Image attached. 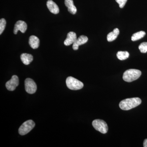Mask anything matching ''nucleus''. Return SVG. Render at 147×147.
Instances as JSON below:
<instances>
[{
  "instance_id": "obj_1",
  "label": "nucleus",
  "mask_w": 147,
  "mask_h": 147,
  "mask_svg": "<svg viewBox=\"0 0 147 147\" xmlns=\"http://www.w3.org/2000/svg\"><path fill=\"white\" fill-rule=\"evenodd\" d=\"M141 102L142 100L139 98H131L121 100L119 105L121 110H128L137 107Z\"/></svg>"
},
{
  "instance_id": "obj_2",
  "label": "nucleus",
  "mask_w": 147,
  "mask_h": 147,
  "mask_svg": "<svg viewBox=\"0 0 147 147\" xmlns=\"http://www.w3.org/2000/svg\"><path fill=\"white\" fill-rule=\"evenodd\" d=\"M142 74L140 70L136 69H129L125 71L123 76L124 81L131 82L139 79Z\"/></svg>"
},
{
  "instance_id": "obj_3",
  "label": "nucleus",
  "mask_w": 147,
  "mask_h": 147,
  "mask_svg": "<svg viewBox=\"0 0 147 147\" xmlns=\"http://www.w3.org/2000/svg\"><path fill=\"white\" fill-rule=\"evenodd\" d=\"M66 84L69 89L71 90H79L81 89L84 87V84L71 76H69L67 78Z\"/></svg>"
},
{
  "instance_id": "obj_4",
  "label": "nucleus",
  "mask_w": 147,
  "mask_h": 147,
  "mask_svg": "<svg viewBox=\"0 0 147 147\" xmlns=\"http://www.w3.org/2000/svg\"><path fill=\"white\" fill-rule=\"evenodd\" d=\"M35 125L34 122L32 120L26 121L20 126L18 129L19 134L21 135H26L31 131Z\"/></svg>"
},
{
  "instance_id": "obj_5",
  "label": "nucleus",
  "mask_w": 147,
  "mask_h": 147,
  "mask_svg": "<svg viewBox=\"0 0 147 147\" xmlns=\"http://www.w3.org/2000/svg\"><path fill=\"white\" fill-rule=\"evenodd\" d=\"M92 125L95 129L102 134H105L108 131V126L105 121L101 119H95L93 121Z\"/></svg>"
},
{
  "instance_id": "obj_6",
  "label": "nucleus",
  "mask_w": 147,
  "mask_h": 147,
  "mask_svg": "<svg viewBox=\"0 0 147 147\" xmlns=\"http://www.w3.org/2000/svg\"><path fill=\"white\" fill-rule=\"evenodd\" d=\"M26 91L30 94H33L36 92L37 86L34 81L30 78H27L25 81Z\"/></svg>"
},
{
  "instance_id": "obj_7",
  "label": "nucleus",
  "mask_w": 147,
  "mask_h": 147,
  "mask_svg": "<svg viewBox=\"0 0 147 147\" xmlns=\"http://www.w3.org/2000/svg\"><path fill=\"white\" fill-rule=\"evenodd\" d=\"M19 85V79L16 75H13L10 80L7 82L6 87L8 90L12 91L16 88Z\"/></svg>"
},
{
  "instance_id": "obj_8",
  "label": "nucleus",
  "mask_w": 147,
  "mask_h": 147,
  "mask_svg": "<svg viewBox=\"0 0 147 147\" xmlns=\"http://www.w3.org/2000/svg\"><path fill=\"white\" fill-rule=\"evenodd\" d=\"M27 25L26 22L23 21H17L14 26L13 33L16 34L18 31H20L21 32L24 33L27 29Z\"/></svg>"
},
{
  "instance_id": "obj_9",
  "label": "nucleus",
  "mask_w": 147,
  "mask_h": 147,
  "mask_svg": "<svg viewBox=\"0 0 147 147\" xmlns=\"http://www.w3.org/2000/svg\"><path fill=\"white\" fill-rule=\"evenodd\" d=\"M88 38L85 36H81L77 38L76 41L73 44V49L74 50H78L79 46L85 44L88 42Z\"/></svg>"
},
{
  "instance_id": "obj_10",
  "label": "nucleus",
  "mask_w": 147,
  "mask_h": 147,
  "mask_svg": "<svg viewBox=\"0 0 147 147\" xmlns=\"http://www.w3.org/2000/svg\"><path fill=\"white\" fill-rule=\"evenodd\" d=\"M77 39L76 34L73 32H70L67 34L66 38L64 42V44L66 46H69L73 44Z\"/></svg>"
},
{
  "instance_id": "obj_11",
  "label": "nucleus",
  "mask_w": 147,
  "mask_h": 147,
  "mask_svg": "<svg viewBox=\"0 0 147 147\" xmlns=\"http://www.w3.org/2000/svg\"><path fill=\"white\" fill-rule=\"evenodd\" d=\"M47 8L51 13L54 14H58L59 12V7L52 0H48L47 2Z\"/></svg>"
},
{
  "instance_id": "obj_12",
  "label": "nucleus",
  "mask_w": 147,
  "mask_h": 147,
  "mask_svg": "<svg viewBox=\"0 0 147 147\" xmlns=\"http://www.w3.org/2000/svg\"><path fill=\"white\" fill-rule=\"evenodd\" d=\"M29 45L32 48L34 49H37L39 47L40 40L37 37L35 36H30L29 40Z\"/></svg>"
},
{
  "instance_id": "obj_13",
  "label": "nucleus",
  "mask_w": 147,
  "mask_h": 147,
  "mask_svg": "<svg viewBox=\"0 0 147 147\" xmlns=\"http://www.w3.org/2000/svg\"><path fill=\"white\" fill-rule=\"evenodd\" d=\"M65 4L68 8V11L69 13L72 14H75L76 13L77 9L74 4L73 0H65Z\"/></svg>"
},
{
  "instance_id": "obj_14",
  "label": "nucleus",
  "mask_w": 147,
  "mask_h": 147,
  "mask_svg": "<svg viewBox=\"0 0 147 147\" xmlns=\"http://www.w3.org/2000/svg\"><path fill=\"white\" fill-rule=\"evenodd\" d=\"M21 60L24 64L28 65L32 61L33 57L30 54L23 53L21 56Z\"/></svg>"
},
{
  "instance_id": "obj_15",
  "label": "nucleus",
  "mask_w": 147,
  "mask_h": 147,
  "mask_svg": "<svg viewBox=\"0 0 147 147\" xmlns=\"http://www.w3.org/2000/svg\"><path fill=\"white\" fill-rule=\"evenodd\" d=\"M119 34V29H114L113 32L109 33L107 35V40L108 42L114 41L117 38Z\"/></svg>"
},
{
  "instance_id": "obj_16",
  "label": "nucleus",
  "mask_w": 147,
  "mask_h": 147,
  "mask_svg": "<svg viewBox=\"0 0 147 147\" xmlns=\"http://www.w3.org/2000/svg\"><path fill=\"white\" fill-rule=\"evenodd\" d=\"M146 34V32H145L143 31L135 33L131 36V40L134 41L141 39L145 36Z\"/></svg>"
},
{
  "instance_id": "obj_17",
  "label": "nucleus",
  "mask_w": 147,
  "mask_h": 147,
  "mask_svg": "<svg viewBox=\"0 0 147 147\" xmlns=\"http://www.w3.org/2000/svg\"><path fill=\"white\" fill-rule=\"evenodd\" d=\"M129 54L127 51H119L117 54L118 59L120 60H124L129 57Z\"/></svg>"
},
{
  "instance_id": "obj_18",
  "label": "nucleus",
  "mask_w": 147,
  "mask_h": 147,
  "mask_svg": "<svg viewBox=\"0 0 147 147\" xmlns=\"http://www.w3.org/2000/svg\"><path fill=\"white\" fill-rule=\"evenodd\" d=\"M139 49L141 53H145L147 52V42H143L139 46Z\"/></svg>"
},
{
  "instance_id": "obj_19",
  "label": "nucleus",
  "mask_w": 147,
  "mask_h": 147,
  "mask_svg": "<svg viewBox=\"0 0 147 147\" xmlns=\"http://www.w3.org/2000/svg\"><path fill=\"white\" fill-rule=\"evenodd\" d=\"M6 22L4 18H1L0 20V34H1L5 29Z\"/></svg>"
},
{
  "instance_id": "obj_20",
  "label": "nucleus",
  "mask_w": 147,
  "mask_h": 147,
  "mask_svg": "<svg viewBox=\"0 0 147 147\" xmlns=\"http://www.w3.org/2000/svg\"><path fill=\"white\" fill-rule=\"evenodd\" d=\"M116 1L119 4V7L122 8L126 4L127 0H116Z\"/></svg>"
},
{
  "instance_id": "obj_21",
  "label": "nucleus",
  "mask_w": 147,
  "mask_h": 147,
  "mask_svg": "<svg viewBox=\"0 0 147 147\" xmlns=\"http://www.w3.org/2000/svg\"><path fill=\"white\" fill-rule=\"evenodd\" d=\"M144 147H147V139H145L144 142Z\"/></svg>"
}]
</instances>
